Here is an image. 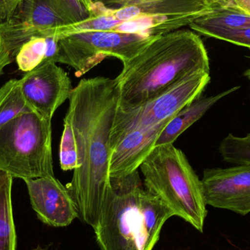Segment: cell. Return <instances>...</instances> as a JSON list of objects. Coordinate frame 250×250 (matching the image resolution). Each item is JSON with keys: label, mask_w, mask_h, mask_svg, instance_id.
Here are the masks:
<instances>
[{"label": "cell", "mask_w": 250, "mask_h": 250, "mask_svg": "<svg viewBox=\"0 0 250 250\" xmlns=\"http://www.w3.org/2000/svg\"><path fill=\"white\" fill-rule=\"evenodd\" d=\"M68 100L66 116L76 137L78 167L66 188L78 217L94 229L111 189V137L118 92L114 80L98 76L82 79Z\"/></svg>", "instance_id": "6da1fadb"}, {"label": "cell", "mask_w": 250, "mask_h": 250, "mask_svg": "<svg viewBox=\"0 0 250 250\" xmlns=\"http://www.w3.org/2000/svg\"><path fill=\"white\" fill-rule=\"evenodd\" d=\"M201 72L210 73L209 59L198 35L188 29L160 35L124 63L114 79L119 108L143 105L185 78Z\"/></svg>", "instance_id": "7a4b0ae2"}, {"label": "cell", "mask_w": 250, "mask_h": 250, "mask_svg": "<svg viewBox=\"0 0 250 250\" xmlns=\"http://www.w3.org/2000/svg\"><path fill=\"white\" fill-rule=\"evenodd\" d=\"M110 182L111 189L94 229L100 249L153 250L173 212L145 188L138 170Z\"/></svg>", "instance_id": "3957f363"}, {"label": "cell", "mask_w": 250, "mask_h": 250, "mask_svg": "<svg viewBox=\"0 0 250 250\" xmlns=\"http://www.w3.org/2000/svg\"><path fill=\"white\" fill-rule=\"evenodd\" d=\"M139 168L144 185L173 215L203 233L207 216L202 182L183 151L173 144L154 147Z\"/></svg>", "instance_id": "277c9868"}, {"label": "cell", "mask_w": 250, "mask_h": 250, "mask_svg": "<svg viewBox=\"0 0 250 250\" xmlns=\"http://www.w3.org/2000/svg\"><path fill=\"white\" fill-rule=\"evenodd\" d=\"M51 144V120L21 114L0 128V170L23 180L55 176Z\"/></svg>", "instance_id": "5b68a950"}, {"label": "cell", "mask_w": 250, "mask_h": 250, "mask_svg": "<svg viewBox=\"0 0 250 250\" xmlns=\"http://www.w3.org/2000/svg\"><path fill=\"white\" fill-rule=\"evenodd\" d=\"M157 37L111 31L60 35L57 63L70 66L81 77L106 57H116L124 64Z\"/></svg>", "instance_id": "8992f818"}, {"label": "cell", "mask_w": 250, "mask_h": 250, "mask_svg": "<svg viewBox=\"0 0 250 250\" xmlns=\"http://www.w3.org/2000/svg\"><path fill=\"white\" fill-rule=\"evenodd\" d=\"M210 80L209 73H195L143 105L126 110L118 107L111 132V146L129 131L167 124L182 108L201 96Z\"/></svg>", "instance_id": "52a82bcc"}, {"label": "cell", "mask_w": 250, "mask_h": 250, "mask_svg": "<svg viewBox=\"0 0 250 250\" xmlns=\"http://www.w3.org/2000/svg\"><path fill=\"white\" fill-rule=\"evenodd\" d=\"M25 99L35 112L48 120L70 98L73 88L67 73L57 63L47 62L20 79Z\"/></svg>", "instance_id": "ba28073f"}, {"label": "cell", "mask_w": 250, "mask_h": 250, "mask_svg": "<svg viewBox=\"0 0 250 250\" xmlns=\"http://www.w3.org/2000/svg\"><path fill=\"white\" fill-rule=\"evenodd\" d=\"M201 182L207 205L242 216L250 213V165L207 169Z\"/></svg>", "instance_id": "9c48e42d"}, {"label": "cell", "mask_w": 250, "mask_h": 250, "mask_svg": "<svg viewBox=\"0 0 250 250\" xmlns=\"http://www.w3.org/2000/svg\"><path fill=\"white\" fill-rule=\"evenodd\" d=\"M93 12L92 18L79 23V30L111 31L160 36L189 25L195 19L204 16L201 13L140 16L120 21L111 16L108 10L99 2L94 3Z\"/></svg>", "instance_id": "30bf717a"}, {"label": "cell", "mask_w": 250, "mask_h": 250, "mask_svg": "<svg viewBox=\"0 0 250 250\" xmlns=\"http://www.w3.org/2000/svg\"><path fill=\"white\" fill-rule=\"evenodd\" d=\"M32 208L39 220L55 228L68 226L78 217L71 195L55 176L23 180Z\"/></svg>", "instance_id": "8fae6325"}, {"label": "cell", "mask_w": 250, "mask_h": 250, "mask_svg": "<svg viewBox=\"0 0 250 250\" xmlns=\"http://www.w3.org/2000/svg\"><path fill=\"white\" fill-rule=\"evenodd\" d=\"M166 125L133 129L113 144L111 146L110 178L121 177L138 170L154 148L160 132Z\"/></svg>", "instance_id": "7c38bea8"}, {"label": "cell", "mask_w": 250, "mask_h": 250, "mask_svg": "<svg viewBox=\"0 0 250 250\" xmlns=\"http://www.w3.org/2000/svg\"><path fill=\"white\" fill-rule=\"evenodd\" d=\"M239 88V86H236L214 96L206 98L200 96L194 100L190 104L182 108L165 126L160 132L154 147L173 144L187 129L198 121L217 101L238 90Z\"/></svg>", "instance_id": "4fadbf2b"}, {"label": "cell", "mask_w": 250, "mask_h": 250, "mask_svg": "<svg viewBox=\"0 0 250 250\" xmlns=\"http://www.w3.org/2000/svg\"><path fill=\"white\" fill-rule=\"evenodd\" d=\"M15 27L53 29L67 26L49 0H21L12 16L4 21Z\"/></svg>", "instance_id": "5bb4252c"}, {"label": "cell", "mask_w": 250, "mask_h": 250, "mask_svg": "<svg viewBox=\"0 0 250 250\" xmlns=\"http://www.w3.org/2000/svg\"><path fill=\"white\" fill-rule=\"evenodd\" d=\"M59 39L58 35L34 37L23 44L15 59L19 70L27 73L47 62L57 63Z\"/></svg>", "instance_id": "9a60e30c"}, {"label": "cell", "mask_w": 250, "mask_h": 250, "mask_svg": "<svg viewBox=\"0 0 250 250\" xmlns=\"http://www.w3.org/2000/svg\"><path fill=\"white\" fill-rule=\"evenodd\" d=\"M189 26L201 35L211 29H245L250 27V16L242 10L228 6L198 18Z\"/></svg>", "instance_id": "2e32d148"}, {"label": "cell", "mask_w": 250, "mask_h": 250, "mask_svg": "<svg viewBox=\"0 0 250 250\" xmlns=\"http://www.w3.org/2000/svg\"><path fill=\"white\" fill-rule=\"evenodd\" d=\"M22 92L20 80L8 81L0 88V128L25 113L32 112Z\"/></svg>", "instance_id": "e0dca14e"}, {"label": "cell", "mask_w": 250, "mask_h": 250, "mask_svg": "<svg viewBox=\"0 0 250 250\" xmlns=\"http://www.w3.org/2000/svg\"><path fill=\"white\" fill-rule=\"evenodd\" d=\"M13 178L0 189V250H16V233L13 220L11 191Z\"/></svg>", "instance_id": "ac0fdd59"}, {"label": "cell", "mask_w": 250, "mask_h": 250, "mask_svg": "<svg viewBox=\"0 0 250 250\" xmlns=\"http://www.w3.org/2000/svg\"><path fill=\"white\" fill-rule=\"evenodd\" d=\"M223 160L235 166L250 165V133L245 137L229 134L220 146Z\"/></svg>", "instance_id": "d6986e66"}, {"label": "cell", "mask_w": 250, "mask_h": 250, "mask_svg": "<svg viewBox=\"0 0 250 250\" xmlns=\"http://www.w3.org/2000/svg\"><path fill=\"white\" fill-rule=\"evenodd\" d=\"M67 24L81 23L92 17V0H49Z\"/></svg>", "instance_id": "ffe728a7"}, {"label": "cell", "mask_w": 250, "mask_h": 250, "mask_svg": "<svg viewBox=\"0 0 250 250\" xmlns=\"http://www.w3.org/2000/svg\"><path fill=\"white\" fill-rule=\"evenodd\" d=\"M60 163L64 171L78 167L77 146L71 122L67 116L64 119V129L60 146Z\"/></svg>", "instance_id": "44dd1931"}, {"label": "cell", "mask_w": 250, "mask_h": 250, "mask_svg": "<svg viewBox=\"0 0 250 250\" xmlns=\"http://www.w3.org/2000/svg\"><path fill=\"white\" fill-rule=\"evenodd\" d=\"M202 35L250 48V27L235 30L211 29Z\"/></svg>", "instance_id": "7402d4cb"}, {"label": "cell", "mask_w": 250, "mask_h": 250, "mask_svg": "<svg viewBox=\"0 0 250 250\" xmlns=\"http://www.w3.org/2000/svg\"><path fill=\"white\" fill-rule=\"evenodd\" d=\"M21 0H0V21H7L16 10Z\"/></svg>", "instance_id": "603a6c76"}, {"label": "cell", "mask_w": 250, "mask_h": 250, "mask_svg": "<svg viewBox=\"0 0 250 250\" xmlns=\"http://www.w3.org/2000/svg\"><path fill=\"white\" fill-rule=\"evenodd\" d=\"M228 6L242 10L250 16V0H229Z\"/></svg>", "instance_id": "cb8c5ba5"}, {"label": "cell", "mask_w": 250, "mask_h": 250, "mask_svg": "<svg viewBox=\"0 0 250 250\" xmlns=\"http://www.w3.org/2000/svg\"><path fill=\"white\" fill-rule=\"evenodd\" d=\"M210 4L217 8L227 7L229 5V0H208Z\"/></svg>", "instance_id": "d4e9b609"}, {"label": "cell", "mask_w": 250, "mask_h": 250, "mask_svg": "<svg viewBox=\"0 0 250 250\" xmlns=\"http://www.w3.org/2000/svg\"><path fill=\"white\" fill-rule=\"evenodd\" d=\"M11 177L10 174L8 173H7L6 171H4V170H0V189L2 188L4 184L5 183L6 181L9 179V178Z\"/></svg>", "instance_id": "484cf974"}, {"label": "cell", "mask_w": 250, "mask_h": 250, "mask_svg": "<svg viewBox=\"0 0 250 250\" xmlns=\"http://www.w3.org/2000/svg\"><path fill=\"white\" fill-rule=\"evenodd\" d=\"M120 1V0H98L96 2L101 3L104 6H107L108 4H112V3L116 2V1Z\"/></svg>", "instance_id": "4316f807"}, {"label": "cell", "mask_w": 250, "mask_h": 250, "mask_svg": "<svg viewBox=\"0 0 250 250\" xmlns=\"http://www.w3.org/2000/svg\"><path fill=\"white\" fill-rule=\"evenodd\" d=\"M32 250H48V248H41V246L37 247L36 248H35V249H33Z\"/></svg>", "instance_id": "83f0119b"}, {"label": "cell", "mask_w": 250, "mask_h": 250, "mask_svg": "<svg viewBox=\"0 0 250 250\" xmlns=\"http://www.w3.org/2000/svg\"><path fill=\"white\" fill-rule=\"evenodd\" d=\"M245 75H246L247 77L248 78V79L250 80V69L249 70H248V71L246 72V73H245Z\"/></svg>", "instance_id": "f1b7e54d"}, {"label": "cell", "mask_w": 250, "mask_h": 250, "mask_svg": "<svg viewBox=\"0 0 250 250\" xmlns=\"http://www.w3.org/2000/svg\"><path fill=\"white\" fill-rule=\"evenodd\" d=\"M98 0H92V2H96V1H98Z\"/></svg>", "instance_id": "f546056e"}]
</instances>
